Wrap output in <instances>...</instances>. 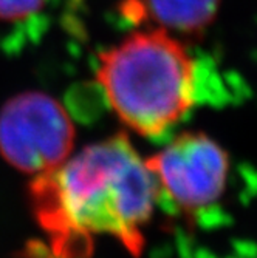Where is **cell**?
Here are the masks:
<instances>
[{"instance_id":"obj_2","label":"cell","mask_w":257,"mask_h":258,"mask_svg":"<svg viewBox=\"0 0 257 258\" xmlns=\"http://www.w3.org/2000/svg\"><path fill=\"white\" fill-rule=\"evenodd\" d=\"M96 82L120 122L158 138L195 104V62L171 33L139 30L98 54Z\"/></svg>"},{"instance_id":"obj_6","label":"cell","mask_w":257,"mask_h":258,"mask_svg":"<svg viewBox=\"0 0 257 258\" xmlns=\"http://www.w3.org/2000/svg\"><path fill=\"white\" fill-rule=\"evenodd\" d=\"M46 0H0V22H23L36 16Z\"/></svg>"},{"instance_id":"obj_3","label":"cell","mask_w":257,"mask_h":258,"mask_svg":"<svg viewBox=\"0 0 257 258\" xmlns=\"http://www.w3.org/2000/svg\"><path fill=\"white\" fill-rule=\"evenodd\" d=\"M75 141L67 108L46 93H19L0 110V156L20 173L56 169L73 155Z\"/></svg>"},{"instance_id":"obj_4","label":"cell","mask_w":257,"mask_h":258,"mask_svg":"<svg viewBox=\"0 0 257 258\" xmlns=\"http://www.w3.org/2000/svg\"><path fill=\"white\" fill-rule=\"evenodd\" d=\"M160 198L180 214L194 217L214 207L226 192L231 161L217 141L201 132H186L146 158Z\"/></svg>"},{"instance_id":"obj_5","label":"cell","mask_w":257,"mask_h":258,"mask_svg":"<svg viewBox=\"0 0 257 258\" xmlns=\"http://www.w3.org/2000/svg\"><path fill=\"white\" fill-rule=\"evenodd\" d=\"M220 0H126L123 14L135 23L198 36L213 23Z\"/></svg>"},{"instance_id":"obj_1","label":"cell","mask_w":257,"mask_h":258,"mask_svg":"<svg viewBox=\"0 0 257 258\" xmlns=\"http://www.w3.org/2000/svg\"><path fill=\"white\" fill-rule=\"evenodd\" d=\"M28 197L53 256L90 258L95 238L110 237L138 258L160 190L146 158L118 133L33 176Z\"/></svg>"}]
</instances>
